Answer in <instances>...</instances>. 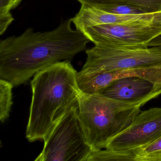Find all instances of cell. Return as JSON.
Returning <instances> with one entry per match:
<instances>
[{
	"label": "cell",
	"instance_id": "obj_1",
	"mask_svg": "<svg viewBox=\"0 0 161 161\" xmlns=\"http://www.w3.org/2000/svg\"><path fill=\"white\" fill-rule=\"evenodd\" d=\"M72 23L69 19L48 31L36 32L28 28L20 36L2 40L0 78L19 86L45 68L84 51L90 41L73 30Z\"/></svg>",
	"mask_w": 161,
	"mask_h": 161
},
{
	"label": "cell",
	"instance_id": "obj_2",
	"mask_svg": "<svg viewBox=\"0 0 161 161\" xmlns=\"http://www.w3.org/2000/svg\"><path fill=\"white\" fill-rule=\"evenodd\" d=\"M77 71L69 60L60 61L36 73L31 81L32 97L26 137L45 140L62 118L78 103Z\"/></svg>",
	"mask_w": 161,
	"mask_h": 161
},
{
	"label": "cell",
	"instance_id": "obj_3",
	"mask_svg": "<svg viewBox=\"0 0 161 161\" xmlns=\"http://www.w3.org/2000/svg\"><path fill=\"white\" fill-rule=\"evenodd\" d=\"M78 103V117L92 152L104 149L111 139L127 129L141 107L80 90Z\"/></svg>",
	"mask_w": 161,
	"mask_h": 161
},
{
	"label": "cell",
	"instance_id": "obj_4",
	"mask_svg": "<svg viewBox=\"0 0 161 161\" xmlns=\"http://www.w3.org/2000/svg\"><path fill=\"white\" fill-rule=\"evenodd\" d=\"M86 51L87 57L77 78L102 72L161 66V47L129 48L96 44Z\"/></svg>",
	"mask_w": 161,
	"mask_h": 161
},
{
	"label": "cell",
	"instance_id": "obj_5",
	"mask_svg": "<svg viewBox=\"0 0 161 161\" xmlns=\"http://www.w3.org/2000/svg\"><path fill=\"white\" fill-rule=\"evenodd\" d=\"M78 103L62 118L44 140L36 161H87L92 150L78 114Z\"/></svg>",
	"mask_w": 161,
	"mask_h": 161
},
{
	"label": "cell",
	"instance_id": "obj_6",
	"mask_svg": "<svg viewBox=\"0 0 161 161\" xmlns=\"http://www.w3.org/2000/svg\"><path fill=\"white\" fill-rule=\"evenodd\" d=\"M82 32L95 45L145 48L161 36V17L147 22L101 24L87 28Z\"/></svg>",
	"mask_w": 161,
	"mask_h": 161
},
{
	"label": "cell",
	"instance_id": "obj_7",
	"mask_svg": "<svg viewBox=\"0 0 161 161\" xmlns=\"http://www.w3.org/2000/svg\"><path fill=\"white\" fill-rule=\"evenodd\" d=\"M161 135V108L140 112L131 124L113 137L104 149L128 150L144 147Z\"/></svg>",
	"mask_w": 161,
	"mask_h": 161
},
{
	"label": "cell",
	"instance_id": "obj_8",
	"mask_svg": "<svg viewBox=\"0 0 161 161\" xmlns=\"http://www.w3.org/2000/svg\"><path fill=\"white\" fill-rule=\"evenodd\" d=\"M100 94L128 104L142 106L161 94V87L138 76H128L114 80Z\"/></svg>",
	"mask_w": 161,
	"mask_h": 161
},
{
	"label": "cell",
	"instance_id": "obj_9",
	"mask_svg": "<svg viewBox=\"0 0 161 161\" xmlns=\"http://www.w3.org/2000/svg\"><path fill=\"white\" fill-rule=\"evenodd\" d=\"M128 76L145 78L161 87V66L102 72L82 78L79 81V86L81 91L86 94H97L114 80Z\"/></svg>",
	"mask_w": 161,
	"mask_h": 161
},
{
	"label": "cell",
	"instance_id": "obj_10",
	"mask_svg": "<svg viewBox=\"0 0 161 161\" xmlns=\"http://www.w3.org/2000/svg\"><path fill=\"white\" fill-rule=\"evenodd\" d=\"M81 4L93 7L109 5H130L137 7L147 14L161 12V0H77Z\"/></svg>",
	"mask_w": 161,
	"mask_h": 161
},
{
	"label": "cell",
	"instance_id": "obj_11",
	"mask_svg": "<svg viewBox=\"0 0 161 161\" xmlns=\"http://www.w3.org/2000/svg\"><path fill=\"white\" fill-rule=\"evenodd\" d=\"M141 148L119 151L105 149L92 152L87 161H136L138 152Z\"/></svg>",
	"mask_w": 161,
	"mask_h": 161
},
{
	"label": "cell",
	"instance_id": "obj_12",
	"mask_svg": "<svg viewBox=\"0 0 161 161\" xmlns=\"http://www.w3.org/2000/svg\"><path fill=\"white\" fill-rule=\"evenodd\" d=\"M14 85L4 79L0 80V120L3 123L10 116L13 101Z\"/></svg>",
	"mask_w": 161,
	"mask_h": 161
},
{
	"label": "cell",
	"instance_id": "obj_13",
	"mask_svg": "<svg viewBox=\"0 0 161 161\" xmlns=\"http://www.w3.org/2000/svg\"><path fill=\"white\" fill-rule=\"evenodd\" d=\"M136 161H161V135L140 149Z\"/></svg>",
	"mask_w": 161,
	"mask_h": 161
},
{
	"label": "cell",
	"instance_id": "obj_14",
	"mask_svg": "<svg viewBox=\"0 0 161 161\" xmlns=\"http://www.w3.org/2000/svg\"><path fill=\"white\" fill-rule=\"evenodd\" d=\"M96 8V7H95ZM103 12L114 14L122 15L143 14H147L144 11L134 6L125 5H109L97 7Z\"/></svg>",
	"mask_w": 161,
	"mask_h": 161
},
{
	"label": "cell",
	"instance_id": "obj_15",
	"mask_svg": "<svg viewBox=\"0 0 161 161\" xmlns=\"http://www.w3.org/2000/svg\"><path fill=\"white\" fill-rule=\"evenodd\" d=\"M22 0H0V16L11 14L10 11L19 6Z\"/></svg>",
	"mask_w": 161,
	"mask_h": 161
},
{
	"label": "cell",
	"instance_id": "obj_16",
	"mask_svg": "<svg viewBox=\"0 0 161 161\" xmlns=\"http://www.w3.org/2000/svg\"><path fill=\"white\" fill-rule=\"evenodd\" d=\"M14 20L12 14L0 16V35H3L9 25Z\"/></svg>",
	"mask_w": 161,
	"mask_h": 161
}]
</instances>
